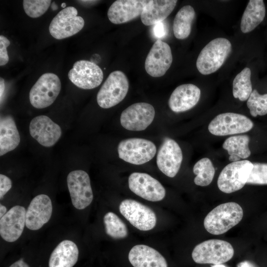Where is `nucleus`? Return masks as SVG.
Listing matches in <instances>:
<instances>
[{"mask_svg":"<svg viewBox=\"0 0 267 267\" xmlns=\"http://www.w3.org/2000/svg\"><path fill=\"white\" fill-rule=\"evenodd\" d=\"M176 0H150L145 6L140 15L142 23L151 26L165 20L173 11Z\"/></svg>","mask_w":267,"mask_h":267,"instance_id":"23","label":"nucleus"},{"mask_svg":"<svg viewBox=\"0 0 267 267\" xmlns=\"http://www.w3.org/2000/svg\"><path fill=\"white\" fill-rule=\"evenodd\" d=\"M117 149L120 159L138 165L151 160L156 153V147L154 143L141 138L123 140L119 142Z\"/></svg>","mask_w":267,"mask_h":267,"instance_id":"7","label":"nucleus"},{"mask_svg":"<svg viewBox=\"0 0 267 267\" xmlns=\"http://www.w3.org/2000/svg\"><path fill=\"white\" fill-rule=\"evenodd\" d=\"M129 260L134 267H168L164 257L154 248L136 245L130 251Z\"/></svg>","mask_w":267,"mask_h":267,"instance_id":"22","label":"nucleus"},{"mask_svg":"<svg viewBox=\"0 0 267 267\" xmlns=\"http://www.w3.org/2000/svg\"><path fill=\"white\" fill-rule=\"evenodd\" d=\"M5 89L4 80L3 78L0 77V102H1L2 95L3 94Z\"/></svg>","mask_w":267,"mask_h":267,"instance_id":"39","label":"nucleus"},{"mask_svg":"<svg viewBox=\"0 0 267 267\" xmlns=\"http://www.w3.org/2000/svg\"><path fill=\"white\" fill-rule=\"evenodd\" d=\"M265 5L263 0H249L241 18L240 29L243 33L255 29L264 19Z\"/></svg>","mask_w":267,"mask_h":267,"instance_id":"26","label":"nucleus"},{"mask_svg":"<svg viewBox=\"0 0 267 267\" xmlns=\"http://www.w3.org/2000/svg\"><path fill=\"white\" fill-rule=\"evenodd\" d=\"M79 250L76 244L69 240L59 243L50 255L49 267H73L77 263Z\"/></svg>","mask_w":267,"mask_h":267,"instance_id":"24","label":"nucleus"},{"mask_svg":"<svg viewBox=\"0 0 267 267\" xmlns=\"http://www.w3.org/2000/svg\"><path fill=\"white\" fill-rule=\"evenodd\" d=\"M129 88L126 75L120 70L114 71L109 74L98 91L97 102L102 108L113 107L124 99Z\"/></svg>","mask_w":267,"mask_h":267,"instance_id":"4","label":"nucleus"},{"mask_svg":"<svg viewBox=\"0 0 267 267\" xmlns=\"http://www.w3.org/2000/svg\"><path fill=\"white\" fill-rule=\"evenodd\" d=\"M153 30L154 35L157 37H162L165 33L163 24L161 22L154 25Z\"/></svg>","mask_w":267,"mask_h":267,"instance_id":"37","label":"nucleus"},{"mask_svg":"<svg viewBox=\"0 0 267 267\" xmlns=\"http://www.w3.org/2000/svg\"><path fill=\"white\" fill-rule=\"evenodd\" d=\"M9 267H29V266L22 259H21L14 263Z\"/></svg>","mask_w":267,"mask_h":267,"instance_id":"38","label":"nucleus"},{"mask_svg":"<svg viewBox=\"0 0 267 267\" xmlns=\"http://www.w3.org/2000/svg\"><path fill=\"white\" fill-rule=\"evenodd\" d=\"M68 75L75 86L85 89L96 88L103 79L101 69L94 63L85 60L76 61Z\"/></svg>","mask_w":267,"mask_h":267,"instance_id":"13","label":"nucleus"},{"mask_svg":"<svg viewBox=\"0 0 267 267\" xmlns=\"http://www.w3.org/2000/svg\"><path fill=\"white\" fill-rule=\"evenodd\" d=\"M201 90L196 85L191 84L181 85L172 93L168 104L174 112H182L191 109L198 102Z\"/></svg>","mask_w":267,"mask_h":267,"instance_id":"21","label":"nucleus"},{"mask_svg":"<svg viewBox=\"0 0 267 267\" xmlns=\"http://www.w3.org/2000/svg\"><path fill=\"white\" fill-rule=\"evenodd\" d=\"M211 267H227L222 264H218V265H214L212 266Z\"/></svg>","mask_w":267,"mask_h":267,"instance_id":"43","label":"nucleus"},{"mask_svg":"<svg viewBox=\"0 0 267 267\" xmlns=\"http://www.w3.org/2000/svg\"><path fill=\"white\" fill-rule=\"evenodd\" d=\"M182 158V151L178 143L174 139L166 138L158 151L156 163L163 174L174 178L180 169Z\"/></svg>","mask_w":267,"mask_h":267,"instance_id":"16","label":"nucleus"},{"mask_svg":"<svg viewBox=\"0 0 267 267\" xmlns=\"http://www.w3.org/2000/svg\"><path fill=\"white\" fill-rule=\"evenodd\" d=\"M61 6H62L63 7H65V6H66V4H65V3H62Z\"/></svg>","mask_w":267,"mask_h":267,"instance_id":"44","label":"nucleus"},{"mask_svg":"<svg viewBox=\"0 0 267 267\" xmlns=\"http://www.w3.org/2000/svg\"><path fill=\"white\" fill-rule=\"evenodd\" d=\"M234 252L233 247L227 241L213 239L197 245L192 252V258L197 264H222L229 261Z\"/></svg>","mask_w":267,"mask_h":267,"instance_id":"3","label":"nucleus"},{"mask_svg":"<svg viewBox=\"0 0 267 267\" xmlns=\"http://www.w3.org/2000/svg\"><path fill=\"white\" fill-rule=\"evenodd\" d=\"M26 212L23 206L12 207L0 220V234L9 242L17 240L22 234L26 225Z\"/></svg>","mask_w":267,"mask_h":267,"instance_id":"19","label":"nucleus"},{"mask_svg":"<svg viewBox=\"0 0 267 267\" xmlns=\"http://www.w3.org/2000/svg\"><path fill=\"white\" fill-rule=\"evenodd\" d=\"M61 88L59 77L55 74H43L32 87L29 92L31 105L43 109L51 105L57 97Z\"/></svg>","mask_w":267,"mask_h":267,"instance_id":"6","label":"nucleus"},{"mask_svg":"<svg viewBox=\"0 0 267 267\" xmlns=\"http://www.w3.org/2000/svg\"><path fill=\"white\" fill-rule=\"evenodd\" d=\"M6 208L0 204V217L2 218L6 213Z\"/></svg>","mask_w":267,"mask_h":267,"instance_id":"41","label":"nucleus"},{"mask_svg":"<svg viewBox=\"0 0 267 267\" xmlns=\"http://www.w3.org/2000/svg\"><path fill=\"white\" fill-rule=\"evenodd\" d=\"M121 214L137 229L148 231L156 224V216L149 207L132 199H125L119 206Z\"/></svg>","mask_w":267,"mask_h":267,"instance_id":"10","label":"nucleus"},{"mask_svg":"<svg viewBox=\"0 0 267 267\" xmlns=\"http://www.w3.org/2000/svg\"><path fill=\"white\" fill-rule=\"evenodd\" d=\"M243 216V209L238 204L234 202L224 203L207 214L204 220V226L212 234H222L237 225Z\"/></svg>","mask_w":267,"mask_h":267,"instance_id":"1","label":"nucleus"},{"mask_svg":"<svg viewBox=\"0 0 267 267\" xmlns=\"http://www.w3.org/2000/svg\"><path fill=\"white\" fill-rule=\"evenodd\" d=\"M51 2L50 0H24L23 6L27 15L32 18H37L47 11Z\"/></svg>","mask_w":267,"mask_h":267,"instance_id":"33","label":"nucleus"},{"mask_svg":"<svg viewBox=\"0 0 267 267\" xmlns=\"http://www.w3.org/2000/svg\"><path fill=\"white\" fill-rule=\"evenodd\" d=\"M149 0H117L109 7L107 16L111 22L120 24L129 22L141 15Z\"/></svg>","mask_w":267,"mask_h":267,"instance_id":"20","label":"nucleus"},{"mask_svg":"<svg viewBox=\"0 0 267 267\" xmlns=\"http://www.w3.org/2000/svg\"><path fill=\"white\" fill-rule=\"evenodd\" d=\"M229 161L232 162H236L241 160V159L235 155H230L229 157Z\"/></svg>","mask_w":267,"mask_h":267,"instance_id":"42","label":"nucleus"},{"mask_svg":"<svg viewBox=\"0 0 267 267\" xmlns=\"http://www.w3.org/2000/svg\"><path fill=\"white\" fill-rule=\"evenodd\" d=\"M29 132L31 136L44 147L53 146L60 138V127L45 115L34 118L30 122Z\"/></svg>","mask_w":267,"mask_h":267,"instance_id":"17","label":"nucleus"},{"mask_svg":"<svg viewBox=\"0 0 267 267\" xmlns=\"http://www.w3.org/2000/svg\"><path fill=\"white\" fill-rule=\"evenodd\" d=\"M253 168L250 174L247 184H267V163H253Z\"/></svg>","mask_w":267,"mask_h":267,"instance_id":"34","label":"nucleus"},{"mask_svg":"<svg viewBox=\"0 0 267 267\" xmlns=\"http://www.w3.org/2000/svg\"><path fill=\"white\" fill-rule=\"evenodd\" d=\"M249 142L250 137L247 134L233 135L224 140L222 147L229 156L235 155L241 159H245L251 155Z\"/></svg>","mask_w":267,"mask_h":267,"instance_id":"28","label":"nucleus"},{"mask_svg":"<svg viewBox=\"0 0 267 267\" xmlns=\"http://www.w3.org/2000/svg\"><path fill=\"white\" fill-rule=\"evenodd\" d=\"M12 186L11 179L7 176L0 175V198L2 199L3 196L10 189Z\"/></svg>","mask_w":267,"mask_h":267,"instance_id":"36","label":"nucleus"},{"mask_svg":"<svg viewBox=\"0 0 267 267\" xmlns=\"http://www.w3.org/2000/svg\"><path fill=\"white\" fill-rule=\"evenodd\" d=\"M129 187L138 196L150 201L162 200L166 195V190L161 183L149 175L134 172L128 178Z\"/></svg>","mask_w":267,"mask_h":267,"instance_id":"14","label":"nucleus"},{"mask_svg":"<svg viewBox=\"0 0 267 267\" xmlns=\"http://www.w3.org/2000/svg\"><path fill=\"white\" fill-rule=\"evenodd\" d=\"M253 168V163L247 160L227 164L219 176V189L225 193H231L242 189L247 183Z\"/></svg>","mask_w":267,"mask_h":267,"instance_id":"5","label":"nucleus"},{"mask_svg":"<svg viewBox=\"0 0 267 267\" xmlns=\"http://www.w3.org/2000/svg\"><path fill=\"white\" fill-rule=\"evenodd\" d=\"M52 212L51 201L47 195L40 194L31 201L26 212V226L32 230L40 229L50 220Z\"/></svg>","mask_w":267,"mask_h":267,"instance_id":"18","label":"nucleus"},{"mask_svg":"<svg viewBox=\"0 0 267 267\" xmlns=\"http://www.w3.org/2000/svg\"><path fill=\"white\" fill-rule=\"evenodd\" d=\"M77 14L78 11L73 6H68L60 11L49 26L50 35L56 39L61 40L80 31L84 26L85 21Z\"/></svg>","mask_w":267,"mask_h":267,"instance_id":"9","label":"nucleus"},{"mask_svg":"<svg viewBox=\"0 0 267 267\" xmlns=\"http://www.w3.org/2000/svg\"><path fill=\"white\" fill-rule=\"evenodd\" d=\"M67 183L73 206L79 210L87 208L93 200V193L89 175L81 170L69 173Z\"/></svg>","mask_w":267,"mask_h":267,"instance_id":"11","label":"nucleus"},{"mask_svg":"<svg viewBox=\"0 0 267 267\" xmlns=\"http://www.w3.org/2000/svg\"><path fill=\"white\" fill-rule=\"evenodd\" d=\"M20 141V134L13 118L10 115L0 117V156L15 149Z\"/></svg>","mask_w":267,"mask_h":267,"instance_id":"25","label":"nucleus"},{"mask_svg":"<svg viewBox=\"0 0 267 267\" xmlns=\"http://www.w3.org/2000/svg\"><path fill=\"white\" fill-rule=\"evenodd\" d=\"M155 114V109L150 104L135 103L123 111L120 117V123L126 130L141 131L146 129L152 123Z\"/></svg>","mask_w":267,"mask_h":267,"instance_id":"12","label":"nucleus"},{"mask_svg":"<svg viewBox=\"0 0 267 267\" xmlns=\"http://www.w3.org/2000/svg\"><path fill=\"white\" fill-rule=\"evenodd\" d=\"M173 61L172 51L169 45L157 40L152 46L145 61V69L153 77L165 75Z\"/></svg>","mask_w":267,"mask_h":267,"instance_id":"15","label":"nucleus"},{"mask_svg":"<svg viewBox=\"0 0 267 267\" xmlns=\"http://www.w3.org/2000/svg\"><path fill=\"white\" fill-rule=\"evenodd\" d=\"M247 106L253 117L267 114V93L260 94L256 89L252 90L247 99Z\"/></svg>","mask_w":267,"mask_h":267,"instance_id":"32","label":"nucleus"},{"mask_svg":"<svg viewBox=\"0 0 267 267\" xmlns=\"http://www.w3.org/2000/svg\"><path fill=\"white\" fill-rule=\"evenodd\" d=\"M103 222L106 234L114 239L126 237L128 228L119 217L113 212H108L104 218Z\"/></svg>","mask_w":267,"mask_h":267,"instance_id":"31","label":"nucleus"},{"mask_svg":"<svg viewBox=\"0 0 267 267\" xmlns=\"http://www.w3.org/2000/svg\"><path fill=\"white\" fill-rule=\"evenodd\" d=\"M251 75L250 69L245 67L236 76L232 83V93L234 98L242 101L248 99L252 91Z\"/></svg>","mask_w":267,"mask_h":267,"instance_id":"29","label":"nucleus"},{"mask_svg":"<svg viewBox=\"0 0 267 267\" xmlns=\"http://www.w3.org/2000/svg\"><path fill=\"white\" fill-rule=\"evenodd\" d=\"M10 41L4 36H0V65L3 66L7 63L9 57L7 47L10 45Z\"/></svg>","mask_w":267,"mask_h":267,"instance_id":"35","label":"nucleus"},{"mask_svg":"<svg viewBox=\"0 0 267 267\" xmlns=\"http://www.w3.org/2000/svg\"><path fill=\"white\" fill-rule=\"evenodd\" d=\"M253 122L247 116L226 112L216 116L209 123L208 131L216 136H226L244 133L253 127Z\"/></svg>","mask_w":267,"mask_h":267,"instance_id":"8","label":"nucleus"},{"mask_svg":"<svg viewBox=\"0 0 267 267\" xmlns=\"http://www.w3.org/2000/svg\"><path fill=\"white\" fill-rule=\"evenodd\" d=\"M193 171L196 175L194 182L196 185L200 186L209 185L215 174V169L211 160L207 157L198 161L193 167Z\"/></svg>","mask_w":267,"mask_h":267,"instance_id":"30","label":"nucleus"},{"mask_svg":"<svg viewBox=\"0 0 267 267\" xmlns=\"http://www.w3.org/2000/svg\"><path fill=\"white\" fill-rule=\"evenodd\" d=\"M232 45L224 38L210 41L200 51L196 61V67L202 75L213 73L219 69L229 55Z\"/></svg>","mask_w":267,"mask_h":267,"instance_id":"2","label":"nucleus"},{"mask_svg":"<svg viewBox=\"0 0 267 267\" xmlns=\"http://www.w3.org/2000/svg\"><path fill=\"white\" fill-rule=\"evenodd\" d=\"M237 267H256L251 262L245 261L241 262H240L237 264Z\"/></svg>","mask_w":267,"mask_h":267,"instance_id":"40","label":"nucleus"},{"mask_svg":"<svg viewBox=\"0 0 267 267\" xmlns=\"http://www.w3.org/2000/svg\"><path fill=\"white\" fill-rule=\"evenodd\" d=\"M195 17L194 9L191 5L183 6L178 10L173 26L174 34L177 39L183 40L189 36Z\"/></svg>","mask_w":267,"mask_h":267,"instance_id":"27","label":"nucleus"}]
</instances>
